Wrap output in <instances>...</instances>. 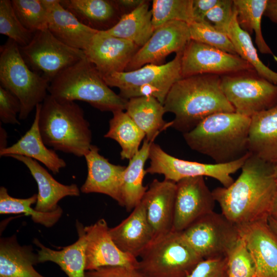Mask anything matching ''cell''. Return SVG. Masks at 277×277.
Masks as SVG:
<instances>
[{"label":"cell","mask_w":277,"mask_h":277,"mask_svg":"<svg viewBox=\"0 0 277 277\" xmlns=\"http://www.w3.org/2000/svg\"><path fill=\"white\" fill-rule=\"evenodd\" d=\"M236 227L254 262L256 277H277V234L268 219Z\"/></svg>","instance_id":"18"},{"label":"cell","mask_w":277,"mask_h":277,"mask_svg":"<svg viewBox=\"0 0 277 277\" xmlns=\"http://www.w3.org/2000/svg\"><path fill=\"white\" fill-rule=\"evenodd\" d=\"M84 227L77 221V240L59 250L47 247L38 239H34L33 243L39 248L37 250L38 263H54L68 277H85L86 242Z\"/></svg>","instance_id":"26"},{"label":"cell","mask_w":277,"mask_h":277,"mask_svg":"<svg viewBox=\"0 0 277 277\" xmlns=\"http://www.w3.org/2000/svg\"><path fill=\"white\" fill-rule=\"evenodd\" d=\"M226 258L228 277H256L254 262L240 236Z\"/></svg>","instance_id":"40"},{"label":"cell","mask_w":277,"mask_h":277,"mask_svg":"<svg viewBox=\"0 0 277 277\" xmlns=\"http://www.w3.org/2000/svg\"><path fill=\"white\" fill-rule=\"evenodd\" d=\"M215 200L204 176L176 182L172 231L182 232L201 217L214 211Z\"/></svg>","instance_id":"15"},{"label":"cell","mask_w":277,"mask_h":277,"mask_svg":"<svg viewBox=\"0 0 277 277\" xmlns=\"http://www.w3.org/2000/svg\"><path fill=\"white\" fill-rule=\"evenodd\" d=\"M0 33L8 36L19 47L29 44L34 34L22 25L10 0L0 1Z\"/></svg>","instance_id":"38"},{"label":"cell","mask_w":277,"mask_h":277,"mask_svg":"<svg viewBox=\"0 0 277 277\" xmlns=\"http://www.w3.org/2000/svg\"><path fill=\"white\" fill-rule=\"evenodd\" d=\"M187 277H228L226 256L202 260Z\"/></svg>","instance_id":"43"},{"label":"cell","mask_w":277,"mask_h":277,"mask_svg":"<svg viewBox=\"0 0 277 277\" xmlns=\"http://www.w3.org/2000/svg\"><path fill=\"white\" fill-rule=\"evenodd\" d=\"M13 10L22 25L33 33L48 29L47 11L41 0H12Z\"/></svg>","instance_id":"37"},{"label":"cell","mask_w":277,"mask_h":277,"mask_svg":"<svg viewBox=\"0 0 277 277\" xmlns=\"http://www.w3.org/2000/svg\"><path fill=\"white\" fill-rule=\"evenodd\" d=\"M153 141L145 138L142 147L130 160L124 171L121 186L122 207L128 211L140 204L148 189L143 185V179L147 173L145 164L149 159V150Z\"/></svg>","instance_id":"30"},{"label":"cell","mask_w":277,"mask_h":277,"mask_svg":"<svg viewBox=\"0 0 277 277\" xmlns=\"http://www.w3.org/2000/svg\"><path fill=\"white\" fill-rule=\"evenodd\" d=\"M164 106L174 114L173 127L183 134L194 128L208 116L221 112H235L221 87V76L202 74L183 77L167 94Z\"/></svg>","instance_id":"2"},{"label":"cell","mask_w":277,"mask_h":277,"mask_svg":"<svg viewBox=\"0 0 277 277\" xmlns=\"http://www.w3.org/2000/svg\"><path fill=\"white\" fill-rule=\"evenodd\" d=\"M268 222L271 229L277 234V221L269 216Z\"/></svg>","instance_id":"50"},{"label":"cell","mask_w":277,"mask_h":277,"mask_svg":"<svg viewBox=\"0 0 277 277\" xmlns=\"http://www.w3.org/2000/svg\"><path fill=\"white\" fill-rule=\"evenodd\" d=\"M253 69L247 61L238 55L226 52L192 39L189 41L182 52V78L202 74L221 76Z\"/></svg>","instance_id":"13"},{"label":"cell","mask_w":277,"mask_h":277,"mask_svg":"<svg viewBox=\"0 0 277 277\" xmlns=\"http://www.w3.org/2000/svg\"><path fill=\"white\" fill-rule=\"evenodd\" d=\"M180 232L203 260L226 256L240 238L236 226L222 213L214 211L201 217Z\"/></svg>","instance_id":"12"},{"label":"cell","mask_w":277,"mask_h":277,"mask_svg":"<svg viewBox=\"0 0 277 277\" xmlns=\"http://www.w3.org/2000/svg\"><path fill=\"white\" fill-rule=\"evenodd\" d=\"M112 113L108 131L104 137L114 140L119 144L121 159L130 160L138 151L146 135L126 112L118 110Z\"/></svg>","instance_id":"32"},{"label":"cell","mask_w":277,"mask_h":277,"mask_svg":"<svg viewBox=\"0 0 277 277\" xmlns=\"http://www.w3.org/2000/svg\"><path fill=\"white\" fill-rule=\"evenodd\" d=\"M274 173L275 177L277 181V162L274 164Z\"/></svg>","instance_id":"51"},{"label":"cell","mask_w":277,"mask_h":277,"mask_svg":"<svg viewBox=\"0 0 277 277\" xmlns=\"http://www.w3.org/2000/svg\"><path fill=\"white\" fill-rule=\"evenodd\" d=\"M221 87L235 112L249 117L277 105V85L254 69L221 75Z\"/></svg>","instance_id":"9"},{"label":"cell","mask_w":277,"mask_h":277,"mask_svg":"<svg viewBox=\"0 0 277 277\" xmlns=\"http://www.w3.org/2000/svg\"><path fill=\"white\" fill-rule=\"evenodd\" d=\"M60 3L82 24L99 31L110 29L122 16L114 0H61Z\"/></svg>","instance_id":"28"},{"label":"cell","mask_w":277,"mask_h":277,"mask_svg":"<svg viewBox=\"0 0 277 277\" xmlns=\"http://www.w3.org/2000/svg\"><path fill=\"white\" fill-rule=\"evenodd\" d=\"M21 104L18 98L0 85V120L1 123L19 124L17 115L20 113Z\"/></svg>","instance_id":"42"},{"label":"cell","mask_w":277,"mask_h":277,"mask_svg":"<svg viewBox=\"0 0 277 277\" xmlns=\"http://www.w3.org/2000/svg\"><path fill=\"white\" fill-rule=\"evenodd\" d=\"M86 234V271L104 266H123L137 269L138 260L122 251L109 233L106 220L101 219L84 227Z\"/></svg>","instance_id":"16"},{"label":"cell","mask_w":277,"mask_h":277,"mask_svg":"<svg viewBox=\"0 0 277 277\" xmlns=\"http://www.w3.org/2000/svg\"><path fill=\"white\" fill-rule=\"evenodd\" d=\"M1 86L19 100L20 120H25L48 94L50 82L32 70L21 53L19 46L8 38L0 47Z\"/></svg>","instance_id":"6"},{"label":"cell","mask_w":277,"mask_h":277,"mask_svg":"<svg viewBox=\"0 0 277 277\" xmlns=\"http://www.w3.org/2000/svg\"><path fill=\"white\" fill-rule=\"evenodd\" d=\"M38 126L44 143L55 150L82 157L92 145L89 123L75 102L48 94L42 103Z\"/></svg>","instance_id":"4"},{"label":"cell","mask_w":277,"mask_h":277,"mask_svg":"<svg viewBox=\"0 0 277 277\" xmlns=\"http://www.w3.org/2000/svg\"><path fill=\"white\" fill-rule=\"evenodd\" d=\"M188 26L191 39L238 55L228 35L217 30L207 21L193 22Z\"/></svg>","instance_id":"39"},{"label":"cell","mask_w":277,"mask_h":277,"mask_svg":"<svg viewBox=\"0 0 277 277\" xmlns=\"http://www.w3.org/2000/svg\"><path fill=\"white\" fill-rule=\"evenodd\" d=\"M126 113L145 133L146 138L153 141L163 130L171 127L172 122L166 123L163 115L166 112L164 105L152 96H141L128 100Z\"/></svg>","instance_id":"29"},{"label":"cell","mask_w":277,"mask_h":277,"mask_svg":"<svg viewBox=\"0 0 277 277\" xmlns=\"http://www.w3.org/2000/svg\"><path fill=\"white\" fill-rule=\"evenodd\" d=\"M37 194L25 199L12 197L8 193V190L4 186L0 188V214H24L31 216L35 223L46 227H51L60 220L63 214V209L59 206L54 211L43 212L36 210L31 206L36 204Z\"/></svg>","instance_id":"34"},{"label":"cell","mask_w":277,"mask_h":277,"mask_svg":"<svg viewBox=\"0 0 277 277\" xmlns=\"http://www.w3.org/2000/svg\"><path fill=\"white\" fill-rule=\"evenodd\" d=\"M48 92L58 100L85 102L102 111L126 110L128 101L110 88L86 56L57 75Z\"/></svg>","instance_id":"5"},{"label":"cell","mask_w":277,"mask_h":277,"mask_svg":"<svg viewBox=\"0 0 277 277\" xmlns=\"http://www.w3.org/2000/svg\"><path fill=\"white\" fill-rule=\"evenodd\" d=\"M41 1L48 13V29L50 32L67 46L85 50L99 31L80 22L61 4V0Z\"/></svg>","instance_id":"22"},{"label":"cell","mask_w":277,"mask_h":277,"mask_svg":"<svg viewBox=\"0 0 277 277\" xmlns=\"http://www.w3.org/2000/svg\"><path fill=\"white\" fill-rule=\"evenodd\" d=\"M109 231L113 242L122 251L137 259L154 240L152 229L142 201L126 219L109 228Z\"/></svg>","instance_id":"21"},{"label":"cell","mask_w":277,"mask_h":277,"mask_svg":"<svg viewBox=\"0 0 277 277\" xmlns=\"http://www.w3.org/2000/svg\"><path fill=\"white\" fill-rule=\"evenodd\" d=\"M122 15L131 12L144 0H114Z\"/></svg>","instance_id":"46"},{"label":"cell","mask_w":277,"mask_h":277,"mask_svg":"<svg viewBox=\"0 0 277 277\" xmlns=\"http://www.w3.org/2000/svg\"><path fill=\"white\" fill-rule=\"evenodd\" d=\"M84 157L87 176L80 188L81 192L106 194L122 206L121 186L126 167L111 163L100 154L98 148L93 145Z\"/></svg>","instance_id":"20"},{"label":"cell","mask_w":277,"mask_h":277,"mask_svg":"<svg viewBox=\"0 0 277 277\" xmlns=\"http://www.w3.org/2000/svg\"><path fill=\"white\" fill-rule=\"evenodd\" d=\"M220 0H193L194 22L206 20L207 13L214 7Z\"/></svg>","instance_id":"45"},{"label":"cell","mask_w":277,"mask_h":277,"mask_svg":"<svg viewBox=\"0 0 277 277\" xmlns=\"http://www.w3.org/2000/svg\"><path fill=\"white\" fill-rule=\"evenodd\" d=\"M250 117L236 112L211 115L183 134L192 150L212 158L216 164L236 161L248 154Z\"/></svg>","instance_id":"3"},{"label":"cell","mask_w":277,"mask_h":277,"mask_svg":"<svg viewBox=\"0 0 277 277\" xmlns=\"http://www.w3.org/2000/svg\"><path fill=\"white\" fill-rule=\"evenodd\" d=\"M139 48L130 41L101 31L94 36L84 51L103 77L125 71Z\"/></svg>","instance_id":"17"},{"label":"cell","mask_w":277,"mask_h":277,"mask_svg":"<svg viewBox=\"0 0 277 277\" xmlns=\"http://www.w3.org/2000/svg\"><path fill=\"white\" fill-rule=\"evenodd\" d=\"M10 157L25 165L37 185V199L34 209L40 212L54 211L58 202L66 196H78L81 190L75 184L64 185L57 182L36 160L22 155Z\"/></svg>","instance_id":"23"},{"label":"cell","mask_w":277,"mask_h":277,"mask_svg":"<svg viewBox=\"0 0 277 277\" xmlns=\"http://www.w3.org/2000/svg\"><path fill=\"white\" fill-rule=\"evenodd\" d=\"M182 52L176 53L166 64H147L134 70L113 73L103 78L108 86L118 88L119 95L126 100L152 96L164 105L173 85L182 78Z\"/></svg>","instance_id":"7"},{"label":"cell","mask_w":277,"mask_h":277,"mask_svg":"<svg viewBox=\"0 0 277 277\" xmlns=\"http://www.w3.org/2000/svg\"><path fill=\"white\" fill-rule=\"evenodd\" d=\"M151 10L154 30L171 21L188 24L194 21L193 0H153Z\"/></svg>","instance_id":"36"},{"label":"cell","mask_w":277,"mask_h":277,"mask_svg":"<svg viewBox=\"0 0 277 277\" xmlns=\"http://www.w3.org/2000/svg\"><path fill=\"white\" fill-rule=\"evenodd\" d=\"M234 13L233 0H220L207 13L206 20L217 30L227 34Z\"/></svg>","instance_id":"41"},{"label":"cell","mask_w":277,"mask_h":277,"mask_svg":"<svg viewBox=\"0 0 277 277\" xmlns=\"http://www.w3.org/2000/svg\"><path fill=\"white\" fill-rule=\"evenodd\" d=\"M250 154L249 152L243 157L228 163L205 164L174 157L152 142L149 154L150 165L146 171L151 174H162L165 180L176 183L186 177L206 176L217 180L223 187H228L234 182L231 174L242 168Z\"/></svg>","instance_id":"10"},{"label":"cell","mask_w":277,"mask_h":277,"mask_svg":"<svg viewBox=\"0 0 277 277\" xmlns=\"http://www.w3.org/2000/svg\"><path fill=\"white\" fill-rule=\"evenodd\" d=\"M190 39L187 23L176 21L166 23L156 29L138 49L125 71L134 70L147 64H163L170 54L183 51Z\"/></svg>","instance_id":"14"},{"label":"cell","mask_w":277,"mask_h":277,"mask_svg":"<svg viewBox=\"0 0 277 277\" xmlns=\"http://www.w3.org/2000/svg\"><path fill=\"white\" fill-rule=\"evenodd\" d=\"M37 263L31 245H21L15 234L1 238L0 277H45L34 268Z\"/></svg>","instance_id":"27"},{"label":"cell","mask_w":277,"mask_h":277,"mask_svg":"<svg viewBox=\"0 0 277 277\" xmlns=\"http://www.w3.org/2000/svg\"><path fill=\"white\" fill-rule=\"evenodd\" d=\"M19 48L29 67L50 83L63 71L86 57L83 50L62 43L48 29L35 32L30 43Z\"/></svg>","instance_id":"11"},{"label":"cell","mask_w":277,"mask_h":277,"mask_svg":"<svg viewBox=\"0 0 277 277\" xmlns=\"http://www.w3.org/2000/svg\"><path fill=\"white\" fill-rule=\"evenodd\" d=\"M176 192V182L154 179L141 201L146 208L154 240L172 231Z\"/></svg>","instance_id":"19"},{"label":"cell","mask_w":277,"mask_h":277,"mask_svg":"<svg viewBox=\"0 0 277 277\" xmlns=\"http://www.w3.org/2000/svg\"><path fill=\"white\" fill-rule=\"evenodd\" d=\"M140 258L137 270L143 277H187L203 260L174 231L154 240Z\"/></svg>","instance_id":"8"},{"label":"cell","mask_w":277,"mask_h":277,"mask_svg":"<svg viewBox=\"0 0 277 277\" xmlns=\"http://www.w3.org/2000/svg\"><path fill=\"white\" fill-rule=\"evenodd\" d=\"M7 134L6 130L1 126H0V150H3L6 147L7 145Z\"/></svg>","instance_id":"48"},{"label":"cell","mask_w":277,"mask_h":277,"mask_svg":"<svg viewBox=\"0 0 277 277\" xmlns=\"http://www.w3.org/2000/svg\"><path fill=\"white\" fill-rule=\"evenodd\" d=\"M274 164L250 153L239 177L228 187L212 191L222 213L239 226L267 219L277 194Z\"/></svg>","instance_id":"1"},{"label":"cell","mask_w":277,"mask_h":277,"mask_svg":"<svg viewBox=\"0 0 277 277\" xmlns=\"http://www.w3.org/2000/svg\"><path fill=\"white\" fill-rule=\"evenodd\" d=\"M85 277H143V276L136 269L123 266H110L86 271Z\"/></svg>","instance_id":"44"},{"label":"cell","mask_w":277,"mask_h":277,"mask_svg":"<svg viewBox=\"0 0 277 277\" xmlns=\"http://www.w3.org/2000/svg\"><path fill=\"white\" fill-rule=\"evenodd\" d=\"M42 103L35 107L33 122L29 129L14 144L0 150V156L22 155L43 164L53 173L57 174L66 166V162L44 143L38 121Z\"/></svg>","instance_id":"24"},{"label":"cell","mask_w":277,"mask_h":277,"mask_svg":"<svg viewBox=\"0 0 277 277\" xmlns=\"http://www.w3.org/2000/svg\"><path fill=\"white\" fill-rule=\"evenodd\" d=\"M268 0H233L238 23L240 28L251 35L255 34V43L261 53L271 54L277 62L265 42L261 29V21Z\"/></svg>","instance_id":"33"},{"label":"cell","mask_w":277,"mask_h":277,"mask_svg":"<svg viewBox=\"0 0 277 277\" xmlns=\"http://www.w3.org/2000/svg\"><path fill=\"white\" fill-rule=\"evenodd\" d=\"M269 216L277 221V194L273 201Z\"/></svg>","instance_id":"49"},{"label":"cell","mask_w":277,"mask_h":277,"mask_svg":"<svg viewBox=\"0 0 277 277\" xmlns=\"http://www.w3.org/2000/svg\"><path fill=\"white\" fill-rule=\"evenodd\" d=\"M149 1L143 2L131 12L121 16L117 23L106 33L133 42L141 48L154 31Z\"/></svg>","instance_id":"31"},{"label":"cell","mask_w":277,"mask_h":277,"mask_svg":"<svg viewBox=\"0 0 277 277\" xmlns=\"http://www.w3.org/2000/svg\"><path fill=\"white\" fill-rule=\"evenodd\" d=\"M249 151L272 164L277 162V105L251 117Z\"/></svg>","instance_id":"25"},{"label":"cell","mask_w":277,"mask_h":277,"mask_svg":"<svg viewBox=\"0 0 277 277\" xmlns=\"http://www.w3.org/2000/svg\"><path fill=\"white\" fill-rule=\"evenodd\" d=\"M264 15L277 23V0H268Z\"/></svg>","instance_id":"47"},{"label":"cell","mask_w":277,"mask_h":277,"mask_svg":"<svg viewBox=\"0 0 277 277\" xmlns=\"http://www.w3.org/2000/svg\"><path fill=\"white\" fill-rule=\"evenodd\" d=\"M227 34L233 43L237 54L247 61L260 76L277 85V72L271 70L261 60L250 35L239 26L235 10Z\"/></svg>","instance_id":"35"}]
</instances>
